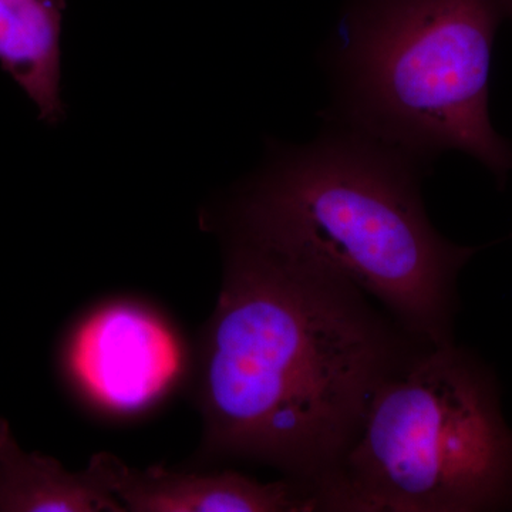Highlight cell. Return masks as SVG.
I'll return each instance as SVG.
<instances>
[{"instance_id":"cell-7","label":"cell","mask_w":512,"mask_h":512,"mask_svg":"<svg viewBox=\"0 0 512 512\" xmlns=\"http://www.w3.org/2000/svg\"><path fill=\"white\" fill-rule=\"evenodd\" d=\"M64 9V0H0V66L50 126L64 117Z\"/></svg>"},{"instance_id":"cell-6","label":"cell","mask_w":512,"mask_h":512,"mask_svg":"<svg viewBox=\"0 0 512 512\" xmlns=\"http://www.w3.org/2000/svg\"><path fill=\"white\" fill-rule=\"evenodd\" d=\"M87 474L133 512H311L312 494L285 478L259 483L235 471L175 473L160 466H127L110 453L90 458Z\"/></svg>"},{"instance_id":"cell-4","label":"cell","mask_w":512,"mask_h":512,"mask_svg":"<svg viewBox=\"0 0 512 512\" xmlns=\"http://www.w3.org/2000/svg\"><path fill=\"white\" fill-rule=\"evenodd\" d=\"M512 507V429L490 373L453 342L426 346L377 390L362 429L316 487V511Z\"/></svg>"},{"instance_id":"cell-8","label":"cell","mask_w":512,"mask_h":512,"mask_svg":"<svg viewBox=\"0 0 512 512\" xmlns=\"http://www.w3.org/2000/svg\"><path fill=\"white\" fill-rule=\"evenodd\" d=\"M123 512L87 471L70 473L56 458L26 453L0 419V512Z\"/></svg>"},{"instance_id":"cell-5","label":"cell","mask_w":512,"mask_h":512,"mask_svg":"<svg viewBox=\"0 0 512 512\" xmlns=\"http://www.w3.org/2000/svg\"><path fill=\"white\" fill-rule=\"evenodd\" d=\"M73 386L100 409L143 412L177 382L180 342L157 313L133 302L109 303L74 328L63 348Z\"/></svg>"},{"instance_id":"cell-3","label":"cell","mask_w":512,"mask_h":512,"mask_svg":"<svg viewBox=\"0 0 512 512\" xmlns=\"http://www.w3.org/2000/svg\"><path fill=\"white\" fill-rule=\"evenodd\" d=\"M511 0H355L332 50L339 120L421 165L463 151L498 178L512 148L488 113L495 33Z\"/></svg>"},{"instance_id":"cell-2","label":"cell","mask_w":512,"mask_h":512,"mask_svg":"<svg viewBox=\"0 0 512 512\" xmlns=\"http://www.w3.org/2000/svg\"><path fill=\"white\" fill-rule=\"evenodd\" d=\"M423 165L352 130L279 147L229 201L228 241L355 285L431 346L453 342L456 281L476 249L447 241L421 198Z\"/></svg>"},{"instance_id":"cell-1","label":"cell","mask_w":512,"mask_h":512,"mask_svg":"<svg viewBox=\"0 0 512 512\" xmlns=\"http://www.w3.org/2000/svg\"><path fill=\"white\" fill-rule=\"evenodd\" d=\"M369 299L323 269L228 241L195 379L204 457L269 464L315 500L379 387L431 346Z\"/></svg>"}]
</instances>
